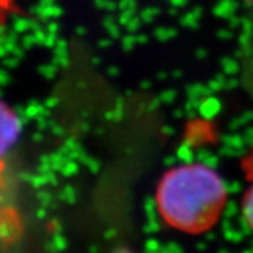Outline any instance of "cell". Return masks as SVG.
I'll list each match as a JSON object with an SVG mask.
<instances>
[{
  "instance_id": "6da1fadb",
  "label": "cell",
  "mask_w": 253,
  "mask_h": 253,
  "mask_svg": "<svg viewBox=\"0 0 253 253\" xmlns=\"http://www.w3.org/2000/svg\"><path fill=\"white\" fill-rule=\"evenodd\" d=\"M163 222L176 231L199 235L219 221L226 187L219 173L204 163H186L163 174L155 194Z\"/></svg>"
},
{
  "instance_id": "7a4b0ae2",
  "label": "cell",
  "mask_w": 253,
  "mask_h": 253,
  "mask_svg": "<svg viewBox=\"0 0 253 253\" xmlns=\"http://www.w3.org/2000/svg\"><path fill=\"white\" fill-rule=\"evenodd\" d=\"M20 135V120L4 101H0V165L4 163Z\"/></svg>"
},
{
  "instance_id": "3957f363",
  "label": "cell",
  "mask_w": 253,
  "mask_h": 253,
  "mask_svg": "<svg viewBox=\"0 0 253 253\" xmlns=\"http://www.w3.org/2000/svg\"><path fill=\"white\" fill-rule=\"evenodd\" d=\"M242 215L246 225L253 231V186L245 193L242 200Z\"/></svg>"
},
{
  "instance_id": "277c9868",
  "label": "cell",
  "mask_w": 253,
  "mask_h": 253,
  "mask_svg": "<svg viewBox=\"0 0 253 253\" xmlns=\"http://www.w3.org/2000/svg\"><path fill=\"white\" fill-rule=\"evenodd\" d=\"M4 3H6V0H0V6H4Z\"/></svg>"
},
{
  "instance_id": "5b68a950",
  "label": "cell",
  "mask_w": 253,
  "mask_h": 253,
  "mask_svg": "<svg viewBox=\"0 0 253 253\" xmlns=\"http://www.w3.org/2000/svg\"><path fill=\"white\" fill-rule=\"evenodd\" d=\"M246 1H248V3H249L251 6H253V0H246Z\"/></svg>"
},
{
  "instance_id": "8992f818",
  "label": "cell",
  "mask_w": 253,
  "mask_h": 253,
  "mask_svg": "<svg viewBox=\"0 0 253 253\" xmlns=\"http://www.w3.org/2000/svg\"><path fill=\"white\" fill-rule=\"evenodd\" d=\"M118 253H128V252H126V251H123V252H118Z\"/></svg>"
}]
</instances>
